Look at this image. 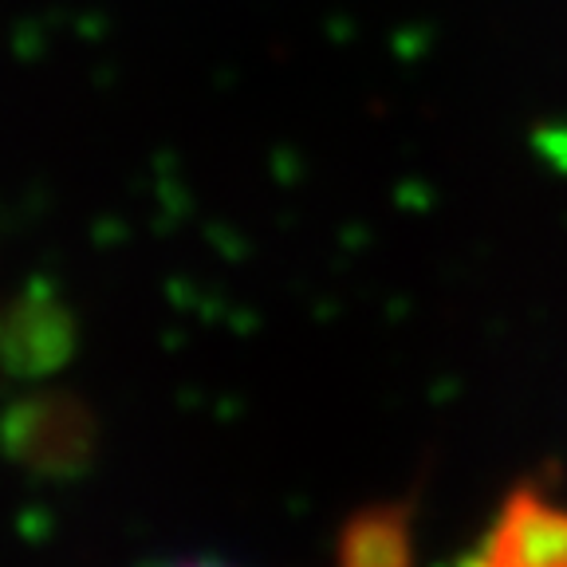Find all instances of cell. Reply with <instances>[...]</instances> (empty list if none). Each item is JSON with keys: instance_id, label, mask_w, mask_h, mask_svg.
Returning a JSON list of instances; mask_svg holds the SVG:
<instances>
[{"instance_id": "obj_1", "label": "cell", "mask_w": 567, "mask_h": 567, "mask_svg": "<svg viewBox=\"0 0 567 567\" xmlns=\"http://www.w3.org/2000/svg\"><path fill=\"white\" fill-rule=\"evenodd\" d=\"M477 564L520 567V564H567V508L556 505L544 488L520 485L505 496L501 513L485 528V540L473 551Z\"/></svg>"}, {"instance_id": "obj_2", "label": "cell", "mask_w": 567, "mask_h": 567, "mask_svg": "<svg viewBox=\"0 0 567 567\" xmlns=\"http://www.w3.org/2000/svg\"><path fill=\"white\" fill-rule=\"evenodd\" d=\"M414 556V528H410V505H371L354 513L339 528L336 559L347 567H386L406 564Z\"/></svg>"}]
</instances>
